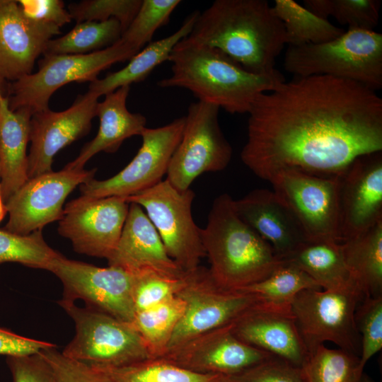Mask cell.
<instances>
[{
  "label": "cell",
  "mask_w": 382,
  "mask_h": 382,
  "mask_svg": "<svg viewBox=\"0 0 382 382\" xmlns=\"http://www.w3.org/2000/svg\"><path fill=\"white\" fill-rule=\"evenodd\" d=\"M168 61L171 75L158 81V86L187 89L198 101L231 114L248 113L260 94L285 81L280 73H250L220 50L185 38L175 45Z\"/></svg>",
  "instance_id": "3"
},
{
  "label": "cell",
  "mask_w": 382,
  "mask_h": 382,
  "mask_svg": "<svg viewBox=\"0 0 382 382\" xmlns=\"http://www.w3.org/2000/svg\"><path fill=\"white\" fill-rule=\"evenodd\" d=\"M239 217L267 242L283 261L308 238L298 219L274 192L255 189L233 201Z\"/></svg>",
  "instance_id": "22"
},
{
  "label": "cell",
  "mask_w": 382,
  "mask_h": 382,
  "mask_svg": "<svg viewBox=\"0 0 382 382\" xmlns=\"http://www.w3.org/2000/svg\"><path fill=\"white\" fill-rule=\"evenodd\" d=\"M242 341L301 367L308 355L291 308L257 306L232 323Z\"/></svg>",
  "instance_id": "21"
},
{
  "label": "cell",
  "mask_w": 382,
  "mask_h": 382,
  "mask_svg": "<svg viewBox=\"0 0 382 382\" xmlns=\"http://www.w3.org/2000/svg\"><path fill=\"white\" fill-rule=\"evenodd\" d=\"M53 344L19 335L0 328V355L14 356L37 353Z\"/></svg>",
  "instance_id": "45"
},
{
  "label": "cell",
  "mask_w": 382,
  "mask_h": 382,
  "mask_svg": "<svg viewBox=\"0 0 382 382\" xmlns=\"http://www.w3.org/2000/svg\"><path fill=\"white\" fill-rule=\"evenodd\" d=\"M96 368L112 382H233L231 376L195 372L163 358H149L119 367Z\"/></svg>",
  "instance_id": "30"
},
{
  "label": "cell",
  "mask_w": 382,
  "mask_h": 382,
  "mask_svg": "<svg viewBox=\"0 0 382 382\" xmlns=\"http://www.w3.org/2000/svg\"><path fill=\"white\" fill-rule=\"evenodd\" d=\"M301 370L305 382H366L359 357L324 345L308 352Z\"/></svg>",
  "instance_id": "33"
},
{
  "label": "cell",
  "mask_w": 382,
  "mask_h": 382,
  "mask_svg": "<svg viewBox=\"0 0 382 382\" xmlns=\"http://www.w3.org/2000/svg\"><path fill=\"white\" fill-rule=\"evenodd\" d=\"M177 296L184 300L185 309L167 349L231 324L257 306L268 304L252 293L219 287L208 269L201 266L188 272L186 283Z\"/></svg>",
  "instance_id": "11"
},
{
  "label": "cell",
  "mask_w": 382,
  "mask_h": 382,
  "mask_svg": "<svg viewBox=\"0 0 382 382\" xmlns=\"http://www.w3.org/2000/svg\"><path fill=\"white\" fill-rule=\"evenodd\" d=\"M340 243L382 221V154L357 157L339 176Z\"/></svg>",
  "instance_id": "18"
},
{
  "label": "cell",
  "mask_w": 382,
  "mask_h": 382,
  "mask_svg": "<svg viewBox=\"0 0 382 382\" xmlns=\"http://www.w3.org/2000/svg\"><path fill=\"white\" fill-rule=\"evenodd\" d=\"M272 8L284 24L289 46L326 42L345 31L293 0H275Z\"/></svg>",
  "instance_id": "29"
},
{
  "label": "cell",
  "mask_w": 382,
  "mask_h": 382,
  "mask_svg": "<svg viewBox=\"0 0 382 382\" xmlns=\"http://www.w3.org/2000/svg\"><path fill=\"white\" fill-rule=\"evenodd\" d=\"M137 51L121 39L99 51L84 54H43L38 70L9 85L8 106L32 115L49 108L53 93L71 82H93L103 70L117 62L129 60Z\"/></svg>",
  "instance_id": "6"
},
{
  "label": "cell",
  "mask_w": 382,
  "mask_h": 382,
  "mask_svg": "<svg viewBox=\"0 0 382 382\" xmlns=\"http://www.w3.org/2000/svg\"><path fill=\"white\" fill-rule=\"evenodd\" d=\"M60 28L24 15L17 1L0 0V77L14 81L32 73Z\"/></svg>",
  "instance_id": "20"
},
{
  "label": "cell",
  "mask_w": 382,
  "mask_h": 382,
  "mask_svg": "<svg viewBox=\"0 0 382 382\" xmlns=\"http://www.w3.org/2000/svg\"><path fill=\"white\" fill-rule=\"evenodd\" d=\"M17 3L25 16L37 22L61 28L72 21L62 0H18Z\"/></svg>",
  "instance_id": "44"
},
{
  "label": "cell",
  "mask_w": 382,
  "mask_h": 382,
  "mask_svg": "<svg viewBox=\"0 0 382 382\" xmlns=\"http://www.w3.org/2000/svg\"><path fill=\"white\" fill-rule=\"evenodd\" d=\"M3 81L4 80L0 77V96L3 93V86H2V83H3Z\"/></svg>",
  "instance_id": "47"
},
{
  "label": "cell",
  "mask_w": 382,
  "mask_h": 382,
  "mask_svg": "<svg viewBox=\"0 0 382 382\" xmlns=\"http://www.w3.org/2000/svg\"><path fill=\"white\" fill-rule=\"evenodd\" d=\"M13 382H53L51 369L41 353L6 357Z\"/></svg>",
  "instance_id": "43"
},
{
  "label": "cell",
  "mask_w": 382,
  "mask_h": 382,
  "mask_svg": "<svg viewBox=\"0 0 382 382\" xmlns=\"http://www.w3.org/2000/svg\"><path fill=\"white\" fill-rule=\"evenodd\" d=\"M232 323L168 349L157 358L201 374L233 376L272 357L237 337Z\"/></svg>",
  "instance_id": "19"
},
{
  "label": "cell",
  "mask_w": 382,
  "mask_h": 382,
  "mask_svg": "<svg viewBox=\"0 0 382 382\" xmlns=\"http://www.w3.org/2000/svg\"><path fill=\"white\" fill-rule=\"evenodd\" d=\"M130 86H122L105 95L96 107L99 128L96 136L81 149L78 156L64 168L82 170L85 164L100 152L115 153L123 141L141 135L146 127V118L140 113H132L127 108Z\"/></svg>",
  "instance_id": "24"
},
{
  "label": "cell",
  "mask_w": 382,
  "mask_h": 382,
  "mask_svg": "<svg viewBox=\"0 0 382 382\" xmlns=\"http://www.w3.org/2000/svg\"><path fill=\"white\" fill-rule=\"evenodd\" d=\"M219 111L218 106L198 100L189 105L166 173L176 189L188 190L202 174L223 170L230 163L233 150L220 127Z\"/></svg>",
  "instance_id": "10"
},
{
  "label": "cell",
  "mask_w": 382,
  "mask_h": 382,
  "mask_svg": "<svg viewBox=\"0 0 382 382\" xmlns=\"http://www.w3.org/2000/svg\"><path fill=\"white\" fill-rule=\"evenodd\" d=\"M6 213L7 212H6L5 204L1 197V187H0V223L4 219Z\"/></svg>",
  "instance_id": "46"
},
{
  "label": "cell",
  "mask_w": 382,
  "mask_h": 382,
  "mask_svg": "<svg viewBox=\"0 0 382 382\" xmlns=\"http://www.w3.org/2000/svg\"><path fill=\"white\" fill-rule=\"evenodd\" d=\"M185 309L184 300L175 296L135 313L131 323L142 338L152 358L159 357L166 352Z\"/></svg>",
  "instance_id": "31"
},
{
  "label": "cell",
  "mask_w": 382,
  "mask_h": 382,
  "mask_svg": "<svg viewBox=\"0 0 382 382\" xmlns=\"http://www.w3.org/2000/svg\"><path fill=\"white\" fill-rule=\"evenodd\" d=\"M306 289H322L306 272L283 261L267 278L243 290L258 296L267 303L290 308L294 297Z\"/></svg>",
  "instance_id": "34"
},
{
  "label": "cell",
  "mask_w": 382,
  "mask_h": 382,
  "mask_svg": "<svg viewBox=\"0 0 382 382\" xmlns=\"http://www.w3.org/2000/svg\"><path fill=\"white\" fill-rule=\"evenodd\" d=\"M40 352L51 369L53 382H112L102 370L65 356L54 345Z\"/></svg>",
  "instance_id": "41"
},
{
  "label": "cell",
  "mask_w": 382,
  "mask_h": 382,
  "mask_svg": "<svg viewBox=\"0 0 382 382\" xmlns=\"http://www.w3.org/2000/svg\"><path fill=\"white\" fill-rule=\"evenodd\" d=\"M96 170L64 168L28 179L5 202L9 217L4 229L25 236L59 221L67 196L78 185L93 179Z\"/></svg>",
  "instance_id": "15"
},
{
  "label": "cell",
  "mask_w": 382,
  "mask_h": 382,
  "mask_svg": "<svg viewBox=\"0 0 382 382\" xmlns=\"http://www.w3.org/2000/svg\"><path fill=\"white\" fill-rule=\"evenodd\" d=\"M31 116L27 110H11L8 98L0 96V187L4 204L28 180Z\"/></svg>",
  "instance_id": "25"
},
{
  "label": "cell",
  "mask_w": 382,
  "mask_h": 382,
  "mask_svg": "<svg viewBox=\"0 0 382 382\" xmlns=\"http://www.w3.org/2000/svg\"><path fill=\"white\" fill-rule=\"evenodd\" d=\"M340 175L320 176L283 170L269 180L274 192L294 212L309 241L340 243Z\"/></svg>",
  "instance_id": "12"
},
{
  "label": "cell",
  "mask_w": 382,
  "mask_h": 382,
  "mask_svg": "<svg viewBox=\"0 0 382 382\" xmlns=\"http://www.w3.org/2000/svg\"><path fill=\"white\" fill-rule=\"evenodd\" d=\"M61 255L45 242L42 230L22 236L0 229V263L18 262L50 271Z\"/></svg>",
  "instance_id": "35"
},
{
  "label": "cell",
  "mask_w": 382,
  "mask_h": 382,
  "mask_svg": "<svg viewBox=\"0 0 382 382\" xmlns=\"http://www.w3.org/2000/svg\"><path fill=\"white\" fill-rule=\"evenodd\" d=\"M108 262L132 274L152 272L181 277L187 272L169 257L154 226L136 203H129L119 241Z\"/></svg>",
  "instance_id": "23"
},
{
  "label": "cell",
  "mask_w": 382,
  "mask_h": 382,
  "mask_svg": "<svg viewBox=\"0 0 382 382\" xmlns=\"http://www.w3.org/2000/svg\"><path fill=\"white\" fill-rule=\"evenodd\" d=\"M340 243L351 277L364 296L382 295V221Z\"/></svg>",
  "instance_id": "28"
},
{
  "label": "cell",
  "mask_w": 382,
  "mask_h": 382,
  "mask_svg": "<svg viewBox=\"0 0 382 382\" xmlns=\"http://www.w3.org/2000/svg\"><path fill=\"white\" fill-rule=\"evenodd\" d=\"M355 322L360 336L359 369L382 348V295L364 297L358 304Z\"/></svg>",
  "instance_id": "39"
},
{
  "label": "cell",
  "mask_w": 382,
  "mask_h": 382,
  "mask_svg": "<svg viewBox=\"0 0 382 382\" xmlns=\"http://www.w3.org/2000/svg\"><path fill=\"white\" fill-rule=\"evenodd\" d=\"M248 114L241 158L267 181L283 170L338 175L382 151V99L353 81L294 76L260 94Z\"/></svg>",
  "instance_id": "1"
},
{
  "label": "cell",
  "mask_w": 382,
  "mask_h": 382,
  "mask_svg": "<svg viewBox=\"0 0 382 382\" xmlns=\"http://www.w3.org/2000/svg\"><path fill=\"white\" fill-rule=\"evenodd\" d=\"M129 206L122 197L81 195L66 204L58 233L76 253L108 260L119 241Z\"/></svg>",
  "instance_id": "16"
},
{
  "label": "cell",
  "mask_w": 382,
  "mask_h": 382,
  "mask_svg": "<svg viewBox=\"0 0 382 382\" xmlns=\"http://www.w3.org/2000/svg\"><path fill=\"white\" fill-rule=\"evenodd\" d=\"M231 377L233 382H305L301 367L274 356Z\"/></svg>",
  "instance_id": "42"
},
{
  "label": "cell",
  "mask_w": 382,
  "mask_h": 382,
  "mask_svg": "<svg viewBox=\"0 0 382 382\" xmlns=\"http://www.w3.org/2000/svg\"><path fill=\"white\" fill-rule=\"evenodd\" d=\"M283 261L303 270L322 289L336 290L357 286L347 268L340 243L308 241Z\"/></svg>",
  "instance_id": "27"
},
{
  "label": "cell",
  "mask_w": 382,
  "mask_h": 382,
  "mask_svg": "<svg viewBox=\"0 0 382 382\" xmlns=\"http://www.w3.org/2000/svg\"><path fill=\"white\" fill-rule=\"evenodd\" d=\"M233 201L226 193L216 197L200 233L214 283L226 290L241 291L267 278L283 261L239 217Z\"/></svg>",
  "instance_id": "4"
},
{
  "label": "cell",
  "mask_w": 382,
  "mask_h": 382,
  "mask_svg": "<svg viewBox=\"0 0 382 382\" xmlns=\"http://www.w3.org/2000/svg\"><path fill=\"white\" fill-rule=\"evenodd\" d=\"M185 116L155 128L146 127L141 137L142 144L133 159L114 176L103 180L92 179L79 185L81 195L103 198L127 197L146 190L162 180L180 140Z\"/></svg>",
  "instance_id": "14"
},
{
  "label": "cell",
  "mask_w": 382,
  "mask_h": 382,
  "mask_svg": "<svg viewBox=\"0 0 382 382\" xmlns=\"http://www.w3.org/2000/svg\"><path fill=\"white\" fill-rule=\"evenodd\" d=\"M142 0H83L71 3L68 11L76 23L84 21L103 22L116 19L122 33L137 13Z\"/></svg>",
  "instance_id": "38"
},
{
  "label": "cell",
  "mask_w": 382,
  "mask_h": 382,
  "mask_svg": "<svg viewBox=\"0 0 382 382\" xmlns=\"http://www.w3.org/2000/svg\"><path fill=\"white\" fill-rule=\"evenodd\" d=\"M122 29L116 19L76 23L64 35L52 38L43 54H84L101 50L118 42Z\"/></svg>",
  "instance_id": "32"
},
{
  "label": "cell",
  "mask_w": 382,
  "mask_h": 382,
  "mask_svg": "<svg viewBox=\"0 0 382 382\" xmlns=\"http://www.w3.org/2000/svg\"><path fill=\"white\" fill-rule=\"evenodd\" d=\"M63 285L64 301L81 299L86 306L131 323L135 315L133 291L135 275L122 268L100 267L66 258L63 255L52 265Z\"/></svg>",
  "instance_id": "13"
},
{
  "label": "cell",
  "mask_w": 382,
  "mask_h": 382,
  "mask_svg": "<svg viewBox=\"0 0 382 382\" xmlns=\"http://www.w3.org/2000/svg\"><path fill=\"white\" fill-rule=\"evenodd\" d=\"M199 11L190 14L180 28L173 34L151 42L134 54L122 69L97 79L89 83L88 91L98 97L113 92L122 86L144 81L156 67L168 61L175 45L191 32Z\"/></svg>",
  "instance_id": "26"
},
{
  "label": "cell",
  "mask_w": 382,
  "mask_h": 382,
  "mask_svg": "<svg viewBox=\"0 0 382 382\" xmlns=\"http://www.w3.org/2000/svg\"><path fill=\"white\" fill-rule=\"evenodd\" d=\"M185 39L216 48L264 76L279 73L275 60L286 45L284 24L266 0H216L199 12Z\"/></svg>",
  "instance_id": "2"
},
{
  "label": "cell",
  "mask_w": 382,
  "mask_h": 382,
  "mask_svg": "<svg viewBox=\"0 0 382 382\" xmlns=\"http://www.w3.org/2000/svg\"><path fill=\"white\" fill-rule=\"evenodd\" d=\"M188 272L181 277H173L152 272L135 275L133 301L137 312L148 309L175 296L186 283Z\"/></svg>",
  "instance_id": "40"
},
{
  "label": "cell",
  "mask_w": 382,
  "mask_h": 382,
  "mask_svg": "<svg viewBox=\"0 0 382 382\" xmlns=\"http://www.w3.org/2000/svg\"><path fill=\"white\" fill-rule=\"evenodd\" d=\"M99 97L88 91L79 95L62 111L50 108L32 115L30 148L28 154V179L52 171L55 155L63 148L88 134L96 116Z\"/></svg>",
  "instance_id": "17"
},
{
  "label": "cell",
  "mask_w": 382,
  "mask_h": 382,
  "mask_svg": "<svg viewBox=\"0 0 382 382\" xmlns=\"http://www.w3.org/2000/svg\"><path fill=\"white\" fill-rule=\"evenodd\" d=\"M304 7L325 19L332 16L348 28L374 30L379 18V0H304Z\"/></svg>",
  "instance_id": "36"
},
{
  "label": "cell",
  "mask_w": 382,
  "mask_h": 382,
  "mask_svg": "<svg viewBox=\"0 0 382 382\" xmlns=\"http://www.w3.org/2000/svg\"><path fill=\"white\" fill-rule=\"evenodd\" d=\"M364 298L357 286L299 292L291 303V311L308 352L331 342L359 357L361 342L355 312Z\"/></svg>",
  "instance_id": "8"
},
{
  "label": "cell",
  "mask_w": 382,
  "mask_h": 382,
  "mask_svg": "<svg viewBox=\"0 0 382 382\" xmlns=\"http://www.w3.org/2000/svg\"><path fill=\"white\" fill-rule=\"evenodd\" d=\"M195 192L179 190L165 179L136 195L125 197L144 210L156 229L169 257L185 272L199 266L206 257L201 228L195 224L192 205Z\"/></svg>",
  "instance_id": "9"
},
{
  "label": "cell",
  "mask_w": 382,
  "mask_h": 382,
  "mask_svg": "<svg viewBox=\"0 0 382 382\" xmlns=\"http://www.w3.org/2000/svg\"><path fill=\"white\" fill-rule=\"evenodd\" d=\"M180 3L179 0H142L137 13L120 39L139 52L151 42L155 32L168 23Z\"/></svg>",
  "instance_id": "37"
},
{
  "label": "cell",
  "mask_w": 382,
  "mask_h": 382,
  "mask_svg": "<svg viewBox=\"0 0 382 382\" xmlns=\"http://www.w3.org/2000/svg\"><path fill=\"white\" fill-rule=\"evenodd\" d=\"M59 304L72 318L75 335L62 352L95 367H119L152 358L132 323L103 311L79 307L61 299Z\"/></svg>",
  "instance_id": "7"
},
{
  "label": "cell",
  "mask_w": 382,
  "mask_h": 382,
  "mask_svg": "<svg viewBox=\"0 0 382 382\" xmlns=\"http://www.w3.org/2000/svg\"><path fill=\"white\" fill-rule=\"evenodd\" d=\"M284 66L294 76H330L376 91L382 87V35L348 28L326 42L288 46Z\"/></svg>",
  "instance_id": "5"
}]
</instances>
